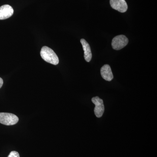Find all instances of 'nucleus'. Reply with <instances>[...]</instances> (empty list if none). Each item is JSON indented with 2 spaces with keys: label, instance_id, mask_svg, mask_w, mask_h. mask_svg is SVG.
<instances>
[{
  "label": "nucleus",
  "instance_id": "obj_1",
  "mask_svg": "<svg viewBox=\"0 0 157 157\" xmlns=\"http://www.w3.org/2000/svg\"><path fill=\"white\" fill-rule=\"evenodd\" d=\"M40 55L45 62L54 65L58 64V57L53 50L49 47L47 46L42 47L40 52Z\"/></svg>",
  "mask_w": 157,
  "mask_h": 157
},
{
  "label": "nucleus",
  "instance_id": "obj_2",
  "mask_svg": "<svg viewBox=\"0 0 157 157\" xmlns=\"http://www.w3.org/2000/svg\"><path fill=\"white\" fill-rule=\"evenodd\" d=\"M19 119L14 114L8 113H0V123L6 125L15 124L18 122Z\"/></svg>",
  "mask_w": 157,
  "mask_h": 157
},
{
  "label": "nucleus",
  "instance_id": "obj_3",
  "mask_svg": "<svg viewBox=\"0 0 157 157\" xmlns=\"http://www.w3.org/2000/svg\"><path fill=\"white\" fill-rule=\"evenodd\" d=\"M128 43V39L124 35H119L113 38L112 46L113 49L120 50L126 46Z\"/></svg>",
  "mask_w": 157,
  "mask_h": 157
},
{
  "label": "nucleus",
  "instance_id": "obj_4",
  "mask_svg": "<svg viewBox=\"0 0 157 157\" xmlns=\"http://www.w3.org/2000/svg\"><path fill=\"white\" fill-rule=\"evenodd\" d=\"M92 101L95 105L94 113L97 117H101L104 111V106L103 100L99 97H94L92 99Z\"/></svg>",
  "mask_w": 157,
  "mask_h": 157
},
{
  "label": "nucleus",
  "instance_id": "obj_5",
  "mask_svg": "<svg viewBox=\"0 0 157 157\" xmlns=\"http://www.w3.org/2000/svg\"><path fill=\"white\" fill-rule=\"evenodd\" d=\"M109 3L113 9L121 13H124L128 10V5L125 0H110Z\"/></svg>",
  "mask_w": 157,
  "mask_h": 157
},
{
  "label": "nucleus",
  "instance_id": "obj_6",
  "mask_svg": "<svg viewBox=\"0 0 157 157\" xmlns=\"http://www.w3.org/2000/svg\"><path fill=\"white\" fill-rule=\"evenodd\" d=\"M14 13V10L11 6L4 5L0 7V20H5L11 17Z\"/></svg>",
  "mask_w": 157,
  "mask_h": 157
},
{
  "label": "nucleus",
  "instance_id": "obj_7",
  "mask_svg": "<svg viewBox=\"0 0 157 157\" xmlns=\"http://www.w3.org/2000/svg\"><path fill=\"white\" fill-rule=\"evenodd\" d=\"M101 73L102 78L108 81H110L113 79L112 70L110 66L105 65L101 68Z\"/></svg>",
  "mask_w": 157,
  "mask_h": 157
},
{
  "label": "nucleus",
  "instance_id": "obj_8",
  "mask_svg": "<svg viewBox=\"0 0 157 157\" xmlns=\"http://www.w3.org/2000/svg\"><path fill=\"white\" fill-rule=\"evenodd\" d=\"M80 42L82 45V48L84 50V58L85 60L87 62L90 61L92 57L91 50L89 44L84 39H81Z\"/></svg>",
  "mask_w": 157,
  "mask_h": 157
},
{
  "label": "nucleus",
  "instance_id": "obj_9",
  "mask_svg": "<svg viewBox=\"0 0 157 157\" xmlns=\"http://www.w3.org/2000/svg\"><path fill=\"white\" fill-rule=\"evenodd\" d=\"M8 157H20L19 153L16 151H12L10 152Z\"/></svg>",
  "mask_w": 157,
  "mask_h": 157
},
{
  "label": "nucleus",
  "instance_id": "obj_10",
  "mask_svg": "<svg viewBox=\"0 0 157 157\" xmlns=\"http://www.w3.org/2000/svg\"><path fill=\"white\" fill-rule=\"evenodd\" d=\"M3 84V80L2 78L0 77V88L2 87Z\"/></svg>",
  "mask_w": 157,
  "mask_h": 157
}]
</instances>
